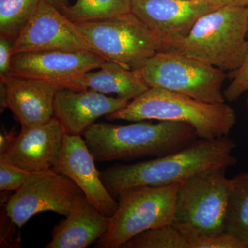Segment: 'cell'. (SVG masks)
Segmentation results:
<instances>
[{
  "label": "cell",
  "instance_id": "1",
  "mask_svg": "<svg viewBox=\"0 0 248 248\" xmlns=\"http://www.w3.org/2000/svg\"><path fill=\"white\" fill-rule=\"evenodd\" d=\"M236 143L228 136L198 138L170 154L133 164L112 165L101 172L104 186L115 199L122 190L138 186H163L182 182L204 170L234 166Z\"/></svg>",
  "mask_w": 248,
  "mask_h": 248
},
{
  "label": "cell",
  "instance_id": "2",
  "mask_svg": "<svg viewBox=\"0 0 248 248\" xmlns=\"http://www.w3.org/2000/svg\"><path fill=\"white\" fill-rule=\"evenodd\" d=\"M84 136L94 160L102 162L157 157L180 151L199 138L191 125L171 121L125 125L99 122Z\"/></svg>",
  "mask_w": 248,
  "mask_h": 248
},
{
  "label": "cell",
  "instance_id": "3",
  "mask_svg": "<svg viewBox=\"0 0 248 248\" xmlns=\"http://www.w3.org/2000/svg\"><path fill=\"white\" fill-rule=\"evenodd\" d=\"M110 120H155L182 122L195 129L199 138L228 136L236 122V112L226 104L201 102L159 88H150L126 107L106 116Z\"/></svg>",
  "mask_w": 248,
  "mask_h": 248
},
{
  "label": "cell",
  "instance_id": "4",
  "mask_svg": "<svg viewBox=\"0 0 248 248\" xmlns=\"http://www.w3.org/2000/svg\"><path fill=\"white\" fill-rule=\"evenodd\" d=\"M247 6H223L204 15L189 35L165 48L197 59L221 71H236L247 52Z\"/></svg>",
  "mask_w": 248,
  "mask_h": 248
},
{
  "label": "cell",
  "instance_id": "5",
  "mask_svg": "<svg viewBox=\"0 0 248 248\" xmlns=\"http://www.w3.org/2000/svg\"><path fill=\"white\" fill-rule=\"evenodd\" d=\"M227 168L204 170L181 184L172 226L190 242L226 232L231 179Z\"/></svg>",
  "mask_w": 248,
  "mask_h": 248
},
{
  "label": "cell",
  "instance_id": "6",
  "mask_svg": "<svg viewBox=\"0 0 248 248\" xmlns=\"http://www.w3.org/2000/svg\"><path fill=\"white\" fill-rule=\"evenodd\" d=\"M182 182L163 186H138L117 196L118 207L97 248H122L143 232L172 224L176 198Z\"/></svg>",
  "mask_w": 248,
  "mask_h": 248
},
{
  "label": "cell",
  "instance_id": "7",
  "mask_svg": "<svg viewBox=\"0 0 248 248\" xmlns=\"http://www.w3.org/2000/svg\"><path fill=\"white\" fill-rule=\"evenodd\" d=\"M96 53L129 70L140 71L164 45L133 13L76 22Z\"/></svg>",
  "mask_w": 248,
  "mask_h": 248
},
{
  "label": "cell",
  "instance_id": "8",
  "mask_svg": "<svg viewBox=\"0 0 248 248\" xmlns=\"http://www.w3.org/2000/svg\"><path fill=\"white\" fill-rule=\"evenodd\" d=\"M140 72L150 88L167 90L210 104L226 102L225 72L184 54L159 52Z\"/></svg>",
  "mask_w": 248,
  "mask_h": 248
},
{
  "label": "cell",
  "instance_id": "9",
  "mask_svg": "<svg viewBox=\"0 0 248 248\" xmlns=\"http://www.w3.org/2000/svg\"><path fill=\"white\" fill-rule=\"evenodd\" d=\"M82 190L53 169L30 172L6 202V214L19 230L37 214L51 211L67 217L86 203Z\"/></svg>",
  "mask_w": 248,
  "mask_h": 248
},
{
  "label": "cell",
  "instance_id": "10",
  "mask_svg": "<svg viewBox=\"0 0 248 248\" xmlns=\"http://www.w3.org/2000/svg\"><path fill=\"white\" fill-rule=\"evenodd\" d=\"M107 61L93 52L40 51L14 54L11 75L41 80L58 90L80 91L85 75Z\"/></svg>",
  "mask_w": 248,
  "mask_h": 248
},
{
  "label": "cell",
  "instance_id": "11",
  "mask_svg": "<svg viewBox=\"0 0 248 248\" xmlns=\"http://www.w3.org/2000/svg\"><path fill=\"white\" fill-rule=\"evenodd\" d=\"M40 51L95 53L76 23L46 0L13 44V55Z\"/></svg>",
  "mask_w": 248,
  "mask_h": 248
},
{
  "label": "cell",
  "instance_id": "12",
  "mask_svg": "<svg viewBox=\"0 0 248 248\" xmlns=\"http://www.w3.org/2000/svg\"><path fill=\"white\" fill-rule=\"evenodd\" d=\"M221 8L210 0H133L132 13L164 45L186 38L204 15Z\"/></svg>",
  "mask_w": 248,
  "mask_h": 248
},
{
  "label": "cell",
  "instance_id": "13",
  "mask_svg": "<svg viewBox=\"0 0 248 248\" xmlns=\"http://www.w3.org/2000/svg\"><path fill=\"white\" fill-rule=\"evenodd\" d=\"M94 161L80 135L65 134L60 159L52 169L76 183L96 208L111 217L117 210L118 202L104 186Z\"/></svg>",
  "mask_w": 248,
  "mask_h": 248
},
{
  "label": "cell",
  "instance_id": "14",
  "mask_svg": "<svg viewBox=\"0 0 248 248\" xmlns=\"http://www.w3.org/2000/svg\"><path fill=\"white\" fill-rule=\"evenodd\" d=\"M64 135L55 117L41 125L22 127L0 158L27 172L52 169L60 159Z\"/></svg>",
  "mask_w": 248,
  "mask_h": 248
},
{
  "label": "cell",
  "instance_id": "15",
  "mask_svg": "<svg viewBox=\"0 0 248 248\" xmlns=\"http://www.w3.org/2000/svg\"><path fill=\"white\" fill-rule=\"evenodd\" d=\"M1 112L9 108L22 127L46 123L55 117V98L58 89L53 85L26 77H0Z\"/></svg>",
  "mask_w": 248,
  "mask_h": 248
},
{
  "label": "cell",
  "instance_id": "16",
  "mask_svg": "<svg viewBox=\"0 0 248 248\" xmlns=\"http://www.w3.org/2000/svg\"><path fill=\"white\" fill-rule=\"evenodd\" d=\"M129 102L128 99L109 97L91 89H60L55 98V117L65 134L81 136L98 118L124 108Z\"/></svg>",
  "mask_w": 248,
  "mask_h": 248
},
{
  "label": "cell",
  "instance_id": "17",
  "mask_svg": "<svg viewBox=\"0 0 248 248\" xmlns=\"http://www.w3.org/2000/svg\"><path fill=\"white\" fill-rule=\"evenodd\" d=\"M110 217L104 215L89 200L57 223L46 248H86L107 232Z\"/></svg>",
  "mask_w": 248,
  "mask_h": 248
},
{
  "label": "cell",
  "instance_id": "18",
  "mask_svg": "<svg viewBox=\"0 0 248 248\" xmlns=\"http://www.w3.org/2000/svg\"><path fill=\"white\" fill-rule=\"evenodd\" d=\"M150 89L140 71L127 69L115 62L106 61L99 71H90L80 82V91L91 89L103 94H116L131 101Z\"/></svg>",
  "mask_w": 248,
  "mask_h": 248
},
{
  "label": "cell",
  "instance_id": "19",
  "mask_svg": "<svg viewBox=\"0 0 248 248\" xmlns=\"http://www.w3.org/2000/svg\"><path fill=\"white\" fill-rule=\"evenodd\" d=\"M226 232L248 248V172L231 179Z\"/></svg>",
  "mask_w": 248,
  "mask_h": 248
},
{
  "label": "cell",
  "instance_id": "20",
  "mask_svg": "<svg viewBox=\"0 0 248 248\" xmlns=\"http://www.w3.org/2000/svg\"><path fill=\"white\" fill-rule=\"evenodd\" d=\"M133 0H77L63 15L73 22L104 19L130 14Z\"/></svg>",
  "mask_w": 248,
  "mask_h": 248
},
{
  "label": "cell",
  "instance_id": "21",
  "mask_svg": "<svg viewBox=\"0 0 248 248\" xmlns=\"http://www.w3.org/2000/svg\"><path fill=\"white\" fill-rule=\"evenodd\" d=\"M42 0H0V35L14 42Z\"/></svg>",
  "mask_w": 248,
  "mask_h": 248
},
{
  "label": "cell",
  "instance_id": "22",
  "mask_svg": "<svg viewBox=\"0 0 248 248\" xmlns=\"http://www.w3.org/2000/svg\"><path fill=\"white\" fill-rule=\"evenodd\" d=\"M122 248H190V244L171 224L143 232L127 241Z\"/></svg>",
  "mask_w": 248,
  "mask_h": 248
},
{
  "label": "cell",
  "instance_id": "23",
  "mask_svg": "<svg viewBox=\"0 0 248 248\" xmlns=\"http://www.w3.org/2000/svg\"><path fill=\"white\" fill-rule=\"evenodd\" d=\"M29 173L0 158V190L17 191L22 187Z\"/></svg>",
  "mask_w": 248,
  "mask_h": 248
},
{
  "label": "cell",
  "instance_id": "24",
  "mask_svg": "<svg viewBox=\"0 0 248 248\" xmlns=\"http://www.w3.org/2000/svg\"><path fill=\"white\" fill-rule=\"evenodd\" d=\"M232 73V80L226 89L223 90L225 99L230 102H235L244 93L248 92V45L242 64Z\"/></svg>",
  "mask_w": 248,
  "mask_h": 248
},
{
  "label": "cell",
  "instance_id": "25",
  "mask_svg": "<svg viewBox=\"0 0 248 248\" xmlns=\"http://www.w3.org/2000/svg\"><path fill=\"white\" fill-rule=\"evenodd\" d=\"M190 248H246L243 243L230 233L199 236L190 241Z\"/></svg>",
  "mask_w": 248,
  "mask_h": 248
},
{
  "label": "cell",
  "instance_id": "26",
  "mask_svg": "<svg viewBox=\"0 0 248 248\" xmlns=\"http://www.w3.org/2000/svg\"><path fill=\"white\" fill-rule=\"evenodd\" d=\"M13 44V41L0 35V77L11 75Z\"/></svg>",
  "mask_w": 248,
  "mask_h": 248
},
{
  "label": "cell",
  "instance_id": "27",
  "mask_svg": "<svg viewBox=\"0 0 248 248\" xmlns=\"http://www.w3.org/2000/svg\"><path fill=\"white\" fill-rule=\"evenodd\" d=\"M212 2L218 5L220 7L223 6H248V0H210Z\"/></svg>",
  "mask_w": 248,
  "mask_h": 248
},
{
  "label": "cell",
  "instance_id": "28",
  "mask_svg": "<svg viewBox=\"0 0 248 248\" xmlns=\"http://www.w3.org/2000/svg\"><path fill=\"white\" fill-rule=\"evenodd\" d=\"M46 1H48L49 4H51L53 7L58 9L62 14L70 6L68 0H46Z\"/></svg>",
  "mask_w": 248,
  "mask_h": 248
},
{
  "label": "cell",
  "instance_id": "29",
  "mask_svg": "<svg viewBox=\"0 0 248 248\" xmlns=\"http://www.w3.org/2000/svg\"><path fill=\"white\" fill-rule=\"evenodd\" d=\"M246 108H247V112L248 115V96L247 98V100H246Z\"/></svg>",
  "mask_w": 248,
  "mask_h": 248
},
{
  "label": "cell",
  "instance_id": "30",
  "mask_svg": "<svg viewBox=\"0 0 248 248\" xmlns=\"http://www.w3.org/2000/svg\"></svg>",
  "mask_w": 248,
  "mask_h": 248
}]
</instances>
